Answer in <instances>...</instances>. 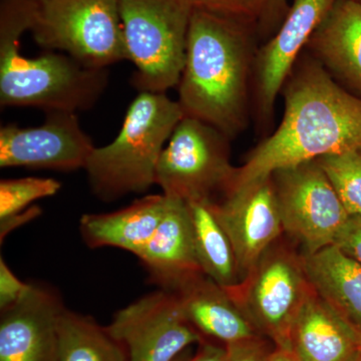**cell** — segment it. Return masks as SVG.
<instances>
[{
	"mask_svg": "<svg viewBox=\"0 0 361 361\" xmlns=\"http://www.w3.org/2000/svg\"><path fill=\"white\" fill-rule=\"evenodd\" d=\"M32 288V283H25L16 277L7 266L4 257L0 258V312L16 305Z\"/></svg>",
	"mask_w": 361,
	"mask_h": 361,
	"instance_id": "26",
	"label": "cell"
},
{
	"mask_svg": "<svg viewBox=\"0 0 361 361\" xmlns=\"http://www.w3.org/2000/svg\"><path fill=\"white\" fill-rule=\"evenodd\" d=\"M190 356L191 355H190V353L187 349V350L184 351V353H183L182 355L179 356V357L176 358L175 361H186L188 358L190 357Z\"/></svg>",
	"mask_w": 361,
	"mask_h": 361,
	"instance_id": "33",
	"label": "cell"
},
{
	"mask_svg": "<svg viewBox=\"0 0 361 361\" xmlns=\"http://www.w3.org/2000/svg\"><path fill=\"white\" fill-rule=\"evenodd\" d=\"M284 232L312 254L334 242L350 215L317 160L271 175Z\"/></svg>",
	"mask_w": 361,
	"mask_h": 361,
	"instance_id": "9",
	"label": "cell"
},
{
	"mask_svg": "<svg viewBox=\"0 0 361 361\" xmlns=\"http://www.w3.org/2000/svg\"><path fill=\"white\" fill-rule=\"evenodd\" d=\"M128 61L139 92L166 94L178 87L193 6L189 0H118Z\"/></svg>",
	"mask_w": 361,
	"mask_h": 361,
	"instance_id": "5",
	"label": "cell"
},
{
	"mask_svg": "<svg viewBox=\"0 0 361 361\" xmlns=\"http://www.w3.org/2000/svg\"><path fill=\"white\" fill-rule=\"evenodd\" d=\"M305 49L334 78L361 97V2L336 0Z\"/></svg>",
	"mask_w": 361,
	"mask_h": 361,
	"instance_id": "16",
	"label": "cell"
},
{
	"mask_svg": "<svg viewBox=\"0 0 361 361\" xmlns=\"http://www.w3.org/2000/svg\"><path fill=\"white\" fill-rule=\"evenodd\" d=\"M212 204L231 241L242 283L284 232L272 177L228 188Z\"/></svg>",
	"mask_w": 361,
	"mask_h": 361,
	"instance_id": "11",
	"label": "cell"
},
{
	"mask_svg": "<svg viewBox=\"0 0 361 361\" xmlns=\"http://www.w3.org/2000/svg\"><path fill=\"white\" fill-rule=\"evenodd\" d=\"M227 291L259 334L288 353L292 325L312 291L301 255L276 242L248 277Z\"/></svg>",
	"mask_w": 361,
	"mask_h": 361,
	"instance_id": "8",
	"label": "cell"
},
{
	"mask_svg": "<svg viewBox=\"0 0 361 361\" xmlns=\"http://www.w3.org/2000/svg\"><path fill=\"white\" fill-rule=\"evenodd\" d=\"M353 361H361V353H360V355H358L357 357H356L355 360Z\"/></svg>",
	"mask_w": 361,
	"mask_h": 361,
	"instance_id": "34",
	"label": "cell"
},
{
	"mask_svg": "<svg viewBox=\"0 0 361 361\" xmlns=\"http://www.w3.org/2000/svg\"><path fill=\"white\" fill-rule=\"evenodd\" d=\"M336 0H294L277 32L254 59L256 101L261 116L269 118L301 51Z\"/></svg>",
	"mask_w": 361,
	"mask_h": 361,
	"instance_id": "13",
	"label": "cell"
},
{
	"mask_svg": "<svg viewBox=\"0 0 361 361\" xmlns=\"http://www.w3.org/2000/svg\"><path fill=\"white\" fill-rule=\"evenodd\" d=\"M35 42L90 68L128 61L118 0H33Z\"/></svg>",
	"mask_w": 361,
	"mask_h": 361,
	"instance_id": "6",
	"label": "cell"
},
{
	"mask_svg": "<svg viewBox=\"0 0 361 361\" xmlns=\"http://www.w3.org/2000/svg\"><path fill=\"white\" fill-rule=\"evenodd\" d=\"M42 210L39 207L32 206L26 209L23 212L16 214V215L11 216V217L0 219V241L4 242L6 238L7 235L9 234L16 228L30 222V221L37 218L40 215Z\"/></svg>",
	"mask_w": 361,
	"mask_h": 361,
	"instance_id": "31",
	"label": "cell"
},
{
	"mask_svg": "<svg viewBox=\"0 0 361 361\" xmlns=\"http://www.w3.org/2000/svg\"><path fill=\"white\" fill-rule=\"evenodd\" d=\"M358 1H360V2H361V0H358Z\"/></svg>",
	"mask_w": 361,
	"mask_h": 361,
	"instance_id": "35",
	"label": "cell"
},
{
	"mask_svg": "<svg viewBox=\"0 0 361 361\" xmlns=\"http://www.w3.org/2000/svg\"><path fill=\"white\" fill-rule=\"evenodd\" d=\"M59 361H129L127 350L90 316L63 308L58 322Z\"/></svg>",
	"mask_w": 361,
	"mask_h": 361,
	"instance_id": "22",
	"label": "cell"
},
{
	"mask_svg": "<svg viewBox=\"0 0 361 361\" xmlns=\"http://www.w3.org/2000/svg\"><path fill=\"white\" fill-rule=\"evenodd\" d=\"M94 142L80 127L77 113L49 111L42 125L0 129V167L71 171L85 169Z\"/></svg>",
	"mask_w": 361,
	"mask_h": 361,
	"instance_id": "12",
	"label": "cell"
},
{
	"mask_svg": "<svg viewBox=\"0 0 361 361\" xmlns=\"http://www.w3.org/2000/svg\"><path fill=\"white\" fill-rule=\"evenodd\" d=\"M230 137L199 118L183 116L161 152L156 185L185 202L216 199L237 168L230 160Z\"/></svg>",
	"mask_w": 361,
	"mask_h": 361,
	"instance_id": "7",
	"label": "cell"
},
{
	"mask_svg": "<svg viewBox=\"0 0 361 361\" xmlns=\"http://www.w3.org/2000/svg\"><path fill=\"white\" fill-rule=\"evenodd\" d=\"M193 8L205 9L257 23L265 0H189Z\"/></svg>",
	"mask_w": 361,
	"mask_h": 361,
	"instance_id": "25",
	"label": "cell"
},
{
	"mask_svg": "<svg viewBox=\"0 0 361 361\" xmlns=\"http://www.w3.org/2000/svg\"><path fill=\"white\" fill-rule=\"evenodd\" d=\"M166 205L163 193L146 195L115 212L85 214L80 220V235L90 249L114 247L137 257L160 224Z\"/></svg>",
	"mask_w": 361,
	"mask_h": 361,
	"instance_id": "19",
	"label": "cell"
},
{
	"mask_svg": "<svg viewBox=\"0 0 361 361\" xmlns=\"http://www.w3.org/2000/svg\"><path fill=\"white\" fill-rule=\"evenodd\" d=\"M282 90L279 127L249 154L226 189L323 156L361 151V97L313 56L297 63Z\"/></svg>",
	"mask_w": 361,
	"mask_h": 361,
	"instance_id": "1",
	"label": "cell"
},
{
	"mask_svg": "<svg viewBox=\"0 0 361 361\" xmlns=\"http://www.w3.org/2000/svg\"><path fill=\"white\" fill-rule=\"evenodd\" d=\"M35 18L33 0L0 1V104L47 113L90 110L108 87L109 68H87L59 51L26 58L21 37Z\"/></svg>",
	"mask_w": 361,
	"mask_h": 361,
	"instance_id": "3",
	"label": "cell"
},
{
	"mask_svg": "<svg viewBox=\"0 0 361 361\" xmlns=\"http://www.w3.org/2000/svg\"><path fill=\"white\" fill-rule=\"evenodd\" d=\"M270 361H295L293 356L287 351L281 350V349L275 348L274 353L271 356Z\"/></svg>",
	"mask_w": 361,
	"mask_h": 361,
	"instance_id": "32",
	"label": "cell"
},
{
	"mask_svg": "<svg viewBox=\"0 0 361 361\" xmlns=\"http://www.w3.org/2000/svg\"><path fill=\"white\" fill-rule=\"evenodd\" d=\"M61 183L51 178L27 177L0 180V219L30 208L33 202L58 194Z\"/></svg>",
	"mask_w": 361,
	"mask_h": 361,
	"instance_id": "24",
	"label": "cell"
},
{
	"mask_svg": "<svg viewBox=\"0 0 361 361\" xmlns=\"http://www.w3.org/2000/svg\"><path fill=\"white\" fill-rule=\"evenodd\" d=\"M212 201L187 202L195 250L204 275L226 290H232L241 284V278L231 241L216 217Z\"/></svg>",
	"mask_w": 361,
	"mask_h": 361,
	"instance_id": "21",
	"label": "cell"
},
{
	"mask_svg": "<svg viewBox=\"0 0 361 361\" xmlns=\"http://www.w3.org/2000/svg\"><path fill=\"white\" fill-rule=\"evenodd\" d=\"M350 216H361V151L317 159Z\"/></svg>",
	"mask_w": 361,
	"mask_h": 361,
	"instance_id": "23",
	"label": "cell"
},
{
	"mask_svg": "<svg viewBox=\"0 0 361 361\" xmlns=\"http://www.w3.org/2000/svg\"><path fill=\"white\" fill-rule=\"evenodd\" d=\"M66 306L59 294L32 283L0 318V361H59L58 322Z\"/></svg>",
	"mask_w": 361,
	"mask_h": 361,
	"instance_id": "14",
	"label": "cell"
},
{
	"mask_svg": "<svg viewBox=\"0 0 361 361\" xmlns=\"http://www.w3.org/2000/svg\"><path fill=\"white\" fill-rule=\"evenodd\" d=\"M184 116L178 101L166 94L139 92L115 140L89 157L84 170L92 194L111 203L149 191L156 185L161 152Z\"/></svg>",
	"mask_w": 361,
	"mask_h": 361,
	"instance_id": "4",
	"label": "cell"
},
{
	"mask_svg": "<svg viewBox=\"0 0 361 361\" xmlns=\"http://www.w3.org/2000/svg\"><path fill=\"white\" fill-rule=\"evenodd\" d=\"M166 197L167 205L160 224L137 258L148 273L149 283L175 292L204 273L195 250L187 202Z\"/></svg>",
	"mask_w": 361,
	"mask_h": 361,
	"instance_id": "15",
	"label": "cell"
},
{
	"mask_svg": "<svg viewBox=\"0 0 361 361\" xmlns=\"http://www.w3.org/2000/svg\"><path fill=\"white\" fill-rule=\"evenodd\" d=\"M226 346L227 361H270L276 348L272 342L263 336Z\"/></svg>",
	"mask_w": 361,
	"mask_h": 361,
	"instance_id": "27",
	"label": "cell"
},
{
	"mask_svg": "<svg viewBox=\"0 0 361 361\" xmlns=\"http://www.w3.org/2000/svg\"><path fill=\"white\" fill-rule=\"evenodd\" d=\"M288 353L295 361H353L361 337L312 289L292 325Z\"/></svg>",
	"mask_w": 361,
	"mask_h": 361,
	"instance_id": "17",
	"label": "cell"
},
{
	"mask_svg": "<svg viewBox=\"0 0 361 361\" xmlns=\"http://www.w3.org/2000/svg\"><path fill=\"white\" fill-rule=\"evenodd\" d=\"M301 257L315 293L361 337V265L336 245Z\"/></svg>",
	"mask_w": 361,
	"mask_h": 361,
	"instance_id": "20",
	"label": "cell"
},
{
	"mask_svg": "<svg viewBox=\"0 0 361 361\" xmlns=\"http://www.w3.org/2000/svg\"><path fill=\"white\" fill-rule=\"evenodd\" d=\"M106 327L129 361H175L206 339L187 319L177 295L163 289L116 311Z\"/></svg>",
	"mask_w": 361,
	"mask_h": 361,
	"instance_id": "10",
	"label": "cell"
},
{
	"mask_svg": "<svg viewBox=\"0 0 361 361\" xmlns=\"http://www.w3.org/2000/svg\"><path fill=\"white\" fill-rule=\"evenodd\" d=\"M228 349L217 341H204L198 344L196 355L190 356L186 361H227Z\"/></svg>",
	"mask_w": 361,
	"mask_h": 361,
	"instance_id": "30",
	"label": "cell"
},
{
	"mask_svg": "<svg viewBox=\"0 0 361 361\" xmlns=\"http://www.w3.org/2000/svg\"><path fill=\"white\" fill-rule=\"evenodd\" d=\"M255 23L194 8L178 90L185 115L236 137L246 128Z\"/></svg>",
	"mask_w": 361,
	"mask_h": 361,
	"instance_id": "2",
	"label": "cell"
},
{
	"mask_svg": "<svg viewBox=\"0 0 361 361\" xmlns=\"http://www.w3.org/2000/svg\"><path fill=\"white\" fill-rule=\"evenodd\" d=\"M334 245L361 265V216H350L348 218Z\"/></svg>",
	"mask_w": 361,
	"mask_h": 361,
	"instance_id": "29",
	"label": "cell"
},
{
	"mask_svg": "<svg viewBox=\"0 0 361 361\" xmlns=\"http://www.w3.org/2000/svg\"><path fill=\"white\" fill-rule=\"evenodd\" d=\"M289 7L288 0H265L256 23L259 35L261 37H272L288 13Z\"/></svg>",
	"mask_w": 361,
	"mask_h": 361,
	"instance_id": "28",
	"label": "cell"
},
{
	"mask_svg": "<svg viewBox=\"0 0 361 361\" xmlns=\"http://www.w3.org/2000/svg\"><path fill=\"white\" fill-rule=\"evenodd\" d=\"M173 293L187 319L205 338L230 345L262 336L229 292L205 275Z\"/></svg>",
	"mask_w": 361,
	"mask_h": 361,
	"instance_id": "18",
	"label": "cell"
}]
</instances>
